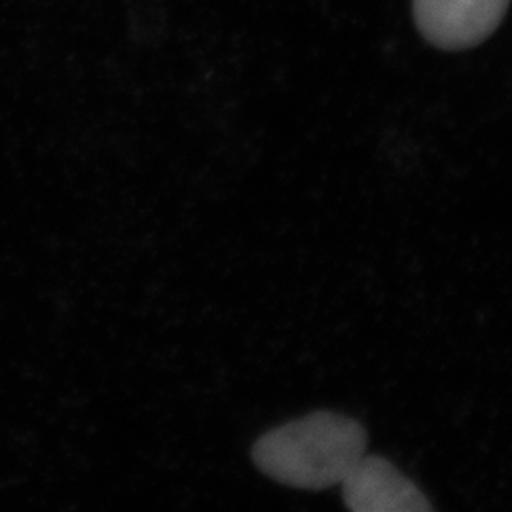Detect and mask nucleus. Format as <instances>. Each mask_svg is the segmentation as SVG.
<instances>
[{
    "instance_id": "2",
    "label": "nucleus",
    "mask_w": 512,
    "mask_h": 512,
    "mask_svg": "<svg viewBox=\"0 0 512 512\" xmlns=\"http://www.w3.org/2000/svg\"><path fill=\"white\" fill-rule=\"evenodd\" d=\"M509 0H414L421 35L442 50H465L490 37Z\"/></svg>"
},
{
    "instance_id": "3",
    "label": "nucleus",
    "mask_w": 512,
    "mask_h": 512,
    "mask_svg": "<svg viewBox=\"0 0 512 512\" xmlns=\"http://www.w3.org/2000/svg\"><path fill=\"white\" fill-rule=\"evenodd\" d=\"M344 503L353 512H429L433 505L391 461L363 456L342 480Z\"/></svg>"
},
{
    "instance_id": "1",
    "label": "nucleus",
    "mask_w": 512,
    "mask_h": 512,
    "mask_svg": "<svg viewBox=\"0 0 512 512\" xmlns=\"http://www.w3.org/2000/svg\"><path fill=\"white\" fill-rule=\"evenodd\" d=\"M365 427L336 412H313L275 427L256 440V467L275 482L298 490L342 484L366 454Z\"/></svg>"
}]
</instances>
